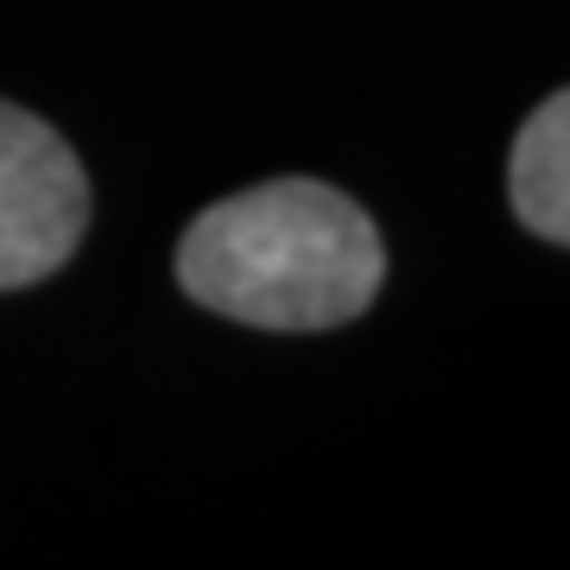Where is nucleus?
Listing matches in <instances>:
<instances>
[{
	"mask_svg": "<svg viewBox=\"0 0 570 570\" xmlns=\"http://www.w3.org/2000/svg\"><path fill=\"white\" fill-rule=\"evenodd\" d=\"M89 228L77 153L26 108L0 102V292L58 273Z\"/></svg>",
	"mask_w": 570,
	"mask_h": 570,
	"instance_id": "2",
	"label": "nucleus"
},
{
	"mask_svg": "<svg viewBox=\"0 0 570 570\" xmlns=\"http://www.w3.org/2000/svg\"><path fill=\"white\" fill-rule=\"evenodd\" d=\"M381 235L343 190L273 178L204 209L178 242V279L204 311L254 330H336L381 292Z\"/></svg>",
	"mask_w": 570,
	"mask_h": 570,
	"instance_id": "1",
	"label": "nucleus"
},
{
	"mask_svg": "<svg viewBox=\"0 0 570 570\" xmlns=\"http://www.w3.org/2000/svg\"><path fill=\"white\" fill-rule=\"evenodd\" d=\"M508 190H513V209H520V223L532 235L570 247V89L539 102L532 121L520 127Z\"/></svg>",
	"mask_w": 570,
	"mask_h": 570,
	"instance_id": "3",
	"label": "nucleus"
}]
</instances>
